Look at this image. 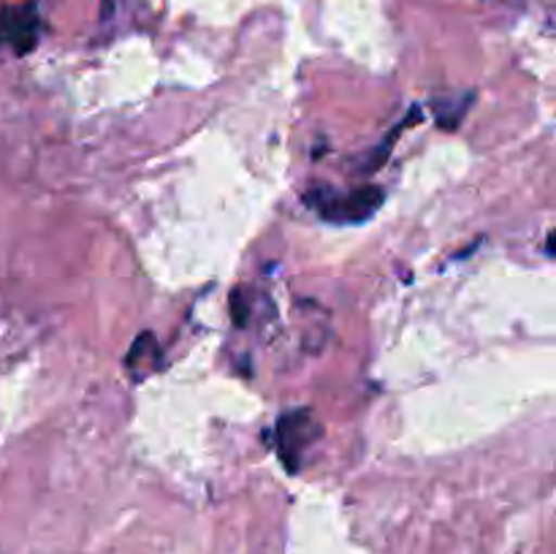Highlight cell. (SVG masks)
<instances>
[{
    "instance_id": "obj_4",
    "label": "cell",
    "mask_w": 556,
    "mask_h": 554,
    "mask_svg": "<svg viewBox=\"0 0 556 554\" xmlns=\"http://www.w3.org/2000/svg\"><path fill=\"white\" fill-rule=\"evenodd\" d=\"M163 356H161V348H157V340L155 335H139L136 337V342L130 345L128 356H125V369H128L130 375H134V380H141L147 378V375L155 373L157 367H161Z\"/></svg>"
},
{
    "instance_id": "obj_3",
    "label": "cell",
    "mask_w": 556,
    "mask_h": 554,
    "mask_svg": "<svg viewBox=\"0 0 556 554\" xmlns=\"http://www.w3.org/2000/svg\"><path fill=\"white\" fill-rule=\"evenodd\" d=\"M38 43L36 5H5L0 9V49H9L16 58L27 54Z\"/></svg>"
},
{
    "instance_id": "obj_2",
    "label": "cell",
    "mask_w": 556,
    "mask_h": 554,
    "mask_svg": "<svg viewBox=\"0 0 556 554\" xmlns=\"http://www.w3.org/2000/svg\"><path fill=\"white\" fill-rule=\"evenodd\" d=\"M320 438V424L315 421L309 407L286 413L275 427V451L288 473L302 470V459L309 445Z\"/></svg>"
},
{
    "instance_id": "obj_1",
    "label": "cell",
    "mask_w": 556,
    "mask_h": 554,
    "mask_svg": "<svg viewBox=\"0 0 556 554\" xmlns=\"http://www.w3.org/2000/svg\"><path fill=\"white\" fill-rule=\"evenodd\" d=\"M383 199L386 193L378 185H364V188L351 190V193L345 196L334 193V190L329 188H313L307 193V201L324 221L342 223V226L369 221V217L380 210Z\"/></svg>"
}]
</instances>
